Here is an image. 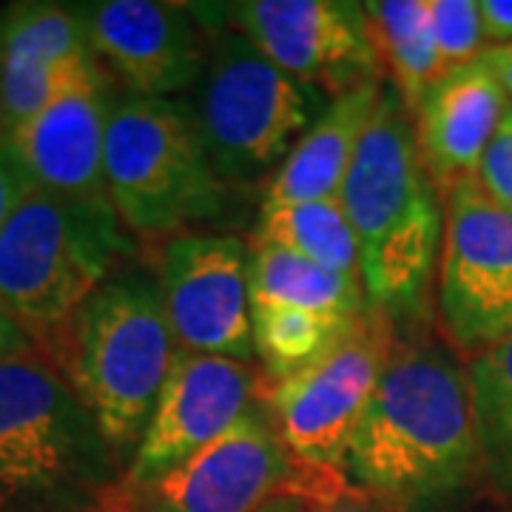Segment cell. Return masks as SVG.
<instances>
[{
    "mask_svg": "<svg viewBox=\"0 0 512 512\" xmlns=\"http://www.w3.org/2000/svg\"><path fill=\"white\" fill-rule=\"evenodd\" d=\"M345 478L393 512L439 510L476 490L484 467L461 353L439 339H396Z\"/></svg>",
    "mask_w": 512,
    "mask_h": 512,
    "instance_id": "1",
    "label": "cell"
},
{
    "mask_svg": "<svg viewBox=\"0 0 512 512\" xmlns=\"http://www.w3.org/2000/svg\"><path fill=\"white\" fill-rule=\"evenodd\" d=\"M89 49L128 94L174 97L200 83L208 43L188 6L160 0L74 3Z\"/></svg>",
    "mask_w": 512,
    "mask_h": 512,
    "instance_id": "15",
    "label": "cell"
},
{
    "mask_svg": "<svg viewBox=\"0 0 512 512\" xmlns=\"http://www.w3.org/2000/svg\"><path fill=\"white\" fill-rule=\"evenodd\" d=\"M251 305L296 308L333 319H356L367 308L362 279L259 242L251 245Z\"/></svg>",
    "mask_w": 512,
    "mask_h": 512,
    "instance_id": "19",
    "label": "cell"
},
{
    "mask_svg": "<svg viewBox=\"0 0 512 512\" xmlns=\"http://www.w3.org/2000/svg\"><path fill=\"white\" fill-rule=\"evenodd\" d=\"M384 83L387 80H370L330 97L328 109L268 180L265 202L339 200L350 165L376 117Z\"/></svg>",
    "mask_w": 512,
    "mask_h": 512,
    "instance_id": "18",
    "label": "cell"
},
{
    "mask_svg": "<svg viewBox=\"0 0 512 512\" xmlns=\"http://www.w3.org/2000/svg\"><path fill=\"white\" fill-rule=\"evenodd\" d=\"M117 453L40 353L0 362V510L111 490Z\"/></svg>",
    "mask_w": 512,
    "mask_h": 512,
    "instance_id": "5",
    "label": "cell"
},
{
    "mask_svg": "<svg viewBox=\"0 0 512 512\" xmlns=\"http://www.w3.org/2000/svg\"><path fill=\"white\" fill-rule=\"evenodd\" d=\"M328 103V92L282 72L237 29H222L208 43L191 109L228 188L274 177Z\"/></svg>",
    "mask_w": 512,
    "mask_h": 512,
    "instance_id": "7",
    "label": "cell"
},
{
    "mask_svg": "<svg viewBox=\"0 0 512 512\" xmlns=\"http://www.w3.org/2000/svg\"><path fill=\"white\" fill-rule=\"evenodd\" d=\"M507 120H510V123H512V109H510V111H507Z\"/></svg>",
    "mask_w": 512,
    "mask_h": 512,
    "instance_id": "31",
    "label": "cell"
},
{
    "mask_svg": "<svg viewBox=\"0 0 512 512\" xmlns=\"http://www.w3.org/2000/svg\"><path fill=\"white\" fill-rule=\"evenodd\" d=\"M311 512H393L387 504H382L379 498L367 495L359 487H336L333 493L325 498H316L311 504Z\"/></svg>",
    "mask_w": 512,
    "mask_h": 512,
    "instance_id": "27",
    "label": "cell"
},
{
    "mask_svg": "<svg viewBox=\"0 0 512 512\" xmlns=\"http://www.w3.org/2000/svg\"><path fill=\"white\" fill-rule=\"evenodd\" d=\"M262 512H271V507H265V510H262Z\"/></svg>",
    "mask_w": 512,
    "mask_h": 512,
    "instance_id": "32",
    "label": "cell"
},
{
    "mask_svg": "<svg viewBox=\"0 0 512 512\" xmlns=\"http://www.w3.org/2000/svg\"><path fill=\"white\" fill-rule=\"evenodd\" d=\"M510 109V97L481 60L447 69L427 89L413 111V123L421 163L441 194L458 180L478 177L481 160Z\"/></svg>",
    "mask_w": 512,
    "mask_h": 512,
    "instance_id": "16",
    "label": "cell"
},
{
    "mask_svg": "<svg viewBox=\"0 0 512 512\" xmlns=\"http://www.w3.org/2000/svg\"><path fill=\"white\" fill-rule=\"evenodd\" d=\"M237 29L282 72L330 97L384 80L367 32L365 3L350 0H245L228 6Z\"/></svg>",
    "mask_w": 512,
    "mask_h": 512,
    "instance_id": "12",
    "label": "cell"
},
{
    "mask_svg": "<svg viewBox=\"0 0 512 512\" xmlns=\"http://www.w3.org/2000/svg\"><path fill=\"white\" fill-rule=\"evenodd\" d=\"M111 109L106 72L94 55L80 57L52 100L20 123L0 148L18 163L32 188L72 200H109L103 154Z\"/></svg>",
    "mask_w": 512,
    "mask_h": 512,
    "instance_id": "13",
    "label": "cell"
},
{
    "mask_svg": "<svg viewBox=\"0 0 512 512\" xmlns=\"http://www.w3.org/2000/svg\"><path fill=\"white\" fill-rule=\"evenodd\" d=\"M484 484L512 504V336L467 359Z\"/></svg>",
    "mask_w": 512,
    "mask_h": 512,
    "instance_id": "22",
    "label": "cell"
},
{
    "mask_svg": "<svg viewBox=\"0 0 512 512\" xmlns=\"http://www.w3.org/2000/svg\"><path fill=\"white\" fill-rule=\"evenodd\" d=\"M356 319H333L296 308H254V350L268 382H282L313 365Z\"/></svg>",
    "mask_w": 512,
    "mask_h": 512,
    "instance_id": "23",
    "label": "cell"
},
{
    "mask_svg": "<svg viewBox=\"0 0 512 512\" xmlns=\"http://www.w3.org/2000/svg\"><path fill=\"white\" fill-rule=\"evenodd\" d=\"M157 285L177 348L254 362L251 248L242 239L205 231L171 237Z\"/></svg>",
    "mask_w": 512,
    "mask_h": 512,
    "instance_id": "11",
    "label": "cell"
},
{
    "mask_svg": "<svg viewBox=\"0 0 512 512\" xmlns=\"http://www.w3.org/2000/svg\"><path fill=\"white\" fill-rule=\"evenodd\" d=\"M302 467L276 433L265 404L256 402L214 444L148 484H123L111 498L114 512H262L291 487L325 498L342 481H296Z\"/></svg>",
    "mask_w": 512,
    "mask_h": 512,
    "instance_id": "10",
    "label": "cell"
},
{
    "mask_svg": "<svg viewBox=\"0 0 512 512\" xmlns=\"http://www.w3.org/2000/svg\"><path fill=\"white\" fill-rule=\"evenodd\" d=\"M430 23L444 72L476 63L487 49L478 0H430Z\"/></svg>",
    "mask_w": 512,
    "mask_h": 512,
    "instance_id": "24",
    "label": "cell"
},
{
    "mask_svg": "<svg viewBox=\"0 0 512 512\" xmlns=\"http://www.w3.org/2000/svg\"><path fill=\"white\" fill-rule=\"evenodd\" d=\"M106 194L134 237L188 234L214 220L225 183L208 157L191 106L174 97L114 100L103 154Z\"/></svg>",
    "mask_w": 512,
    "mask_h": 512,
    "instance_id": "6",
    "label": "cell"
},
{
    "mask_svg": "<svg viewBox=\"0 0 512 512\" xmlns=\"http://www.w3.org/2000/svg\"><path fill=\"white\" fill-rule=\"evenodd\" d=\"M32 350H37L35 339L0 308V362L23 356V353H32Z\"/></svg>",
    "mask_w": 512,
    "mask_h": 512,
    "instance_id": "29",
    "label": "cell"
},
{
    "mask_svg": "<svg viewBox=\"0 0 512 512\" xmlns=\"http://www.w3.org/2000/svg\"><path fill=\"white\" fill-rule=\"evenodd\" d=\"M29 191H32V183L26 180V174L0 148V231L6 228V222L12 220V214L18 211V205L26 200Z\"/></svg>",
    "mask_w": 512,
    "mask_h": 512,
    "instance_id": "26",
    "label": "cell"
},
{
    "mask_svg": "<svg viewBox=\"0 0 512 512\" xmlns=\"http://www.w3.org/2000/svg\"><path fill=\"white\" fill-rule=\"evenodd\" d=\"M478 60L493 72V77L501 83V89H504V94L510 97V103H512V43L487 46Z\"/></svg>",
    "mask_w": 512,
    "mask_h": 512,
    "instance_id": "30",
    "label": "cell"
},
{
    "mask_svg": "<svg viewBox=\"0 0 512 512\" xmlns=\"http://www.w3.org/2000/svg\"><path fill=\"white\" fill-rule=\"evenodd\" d=\"M436 305L444 342L467 359L512 336V208L478 177L444 194Z\"/></svg>",
    "mask_w": 512,
    "mask_h": 512,
    "instance_id": "9",
    "label": "cell"
},
{
    "mask_svg": "<svg viewBox=\"0 0 512 512\" xmlns=\"http://www.w3.org/2000/svg\"><path fill=\"white\" fill-rule=\"evenodd\" d=\"M478 183L487 188V194L501 205L512 208V123L504 120L498 128L495 140L487 148L481 168H478Z\"/></svg>",
    "mask_w": 512,
    "mask_h": 512,
    "instance_id": "25",
    "label": "cell"
},
{
    "mask_svg": "<svg viewBox=\"0 0 512 512\" xmlns=\"http://www.w3.org/2000/svg\"><path fill=\"white\" fill-rule=\"evenodd\" d=\"M345 276H359V242L342 200L262 202L256 239Z\"/></svg>",
    "mask_w": 512,
    "mask_h": 512,
    "instance_id": "21",
    "label": "cell"
},
{
    "mask_svg": "<svg viewBox=\"0 0 512 512\" xmlns=\"http://www.w3.org/2000/svg\"><path fill=\"white\" fill-rule=\"evenodd\" d=\"M109 200L32 188L0 231V308L40 348L111 279L131 237Z\"/></svg>",
    "mask_w": 512,
    "mask_h": 512,
    "instance_id": "4",
    "label": "cell"
},
{
    "mask_svg": "<svg viewBox=\"0 0 512 512\" xmlns=\"http://www.w3.org/2000/svg\"><path fill=\"white\" fill-rule=\"evenodd\" d=\"M254 393L251 365L177 348L126 484H148L214 444L254 407Z\"/></svg>",
    "mask_w": 512,
    "mask_h": 512,
    "instance_id": "14",
    "label": "cell"
},
{
    "mask_svg": "<svg viewBox=\"0 0 512 512\" xmlns=\"http://www.w3.org/2000/svg\"><path fill=\"white\" fill-rule=\"evenodd\" d=\"M396 348L393 322L365 308L313 365L265 390V410L282 444L305 470L345 476L350 441Z\"/></svg>",
    "mask_w": 512,
    "mask_h": 512,
    "instance_id": "8",
    "label": "cell"
},
{
    "mask_svg": "<svg viewBox=\"0 0 512 512\" xmlns=\"http://www.w3.org/2000/svg\"><path fill=\"white\" fill-rule=\"evenodd\" d=\"M365 15L384 80L413 114L427 89L444 74L430 23V0H370Z\"/></svg>",
    "mask_w": 512,
    "mask_h": 512,
    "instance_id": "20",
    "label": "cell"
},
{
    "mask_svg": "<svg viewBox=\"0 0 512 512\" xmlns=\"http://www.w3.org/2000/svg\"><path fill=\"white\" fill-rule=\"evenodd\" d=\"M37 350L89 407L117 458L131 461L177 353L157 279L111 276Z\"/></svg>",
    "mask_w": 512,
    "mask_h": 512,
    "instance_id": "3",
    "label": "cell"
},
{
    "mask_svg": "<svg viewBox=\"0 0 512 512\" xmlns=\"http://www.w3.org/2000/svg\"><path fill=\"white\" fill-rule=\"evenodd\" d=\"M478 12L490 46L512 43V0H478Z\"/></svg>",
    "mask_w": 512,
    "mask_h": 512,
    "instance_id": "28",
    "label": "cell"
},
{
    "mask_svg": "<svg viewBox=\"0 0 512 512\" xmlns=\"http://www.w3.org/2000/svg\"><path fill=\"white\" fill-rule=\"evenodd\" d=\"M86 55L92 49L74 6L23 0L0 12V143L52 100Z\"/></svg>",
    "mask_w": 512,
    "mask_h": 512,
    "instance_id": "17",
    "label": "cell"
},
{
    "mask_svg": "<svg viewBox=\"0 0 512 512\" xmlns=\"http://www.w3.org/2000/svg\"><path fill=\"white\" fill-rule=\"evenodd\" d=\"M339 200L359 242L367 308L393 325L421 316L436 296L444 194L421 163L413 114L390 83Z\"/></svg>",
    "mask_w": 512,
    "mask_h": 512,
    "instance_id": "2",
    "label": "cell"
}]
</instances>
